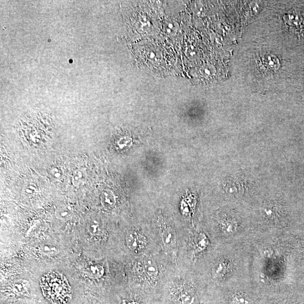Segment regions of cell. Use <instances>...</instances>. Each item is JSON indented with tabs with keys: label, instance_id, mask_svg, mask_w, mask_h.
Returning a JSON list of instances; mask_svg holds the SVG:
<instances>
[{
	"label": "cell",
	"instance_id": "1",
	"mask_svg": "<svg viewBox=\"0 0 304 304\" xmlns=\"http://www.w3.org/2000/svg\"><path fill=\"white\" fill-rule=\"evenodd\" d=\"M44 296L53 304H67L72 298V291L66 278L57 272L45 275L41 281Z\"/></svg>",
	"mask_w": 304,
	"mask_h": 304
},
{
	"label": "cell",
	"instance_id": "2",
	"mask_svg": "<svg viewBox=\"0 0 304 304\" xmlns=\"http://www.w3.org/2000/svg\"><path fill=\"white\" fill-rule=\"evenodd\" d=\"M126 242L129 250L135 252L143 250L147 243L145 237L141 233L136 232L129 233L126 236Z\"/></svg>",
	"mask_w": 304,
	"mask_h": 304
},
{
	"label": "cell",
	"instance_id": "3",
	"mask_svg": "<svg viewBox=\"0 0 304 304\" xmlns=\"http://www.w3.org/2000/svg\"><path fill=\"white\" fill-rule=\"evenodd\" d=\"M179 300L181 304H198V297L194 287L186 283L182 282L179 285Z\"/></svg>",
	"mask_w": 304,
	"mask_h": 304
},
{
	"label": "cell",
	"instance_id": "4",
	"mask_svg": "<svg viewBox=\"0 0 304 304\" xmlns=\"http://www.w3.org/2000/svg\"><path fill=\"white\" fill-rule=\"evenodd\" d=\"M260 69L266 73L275 72L280 68V60L272 54L261 56L258 61Z\"/></svg>",
	"mask_w": 304,
	"mask_h": 304
},
{
	"label": "cell",
	"instance_id": "5",
	"mask_svg": "<svg viewBox=\"0 0 304 304\" xmlns=\"http://www.w3.org/2000/svg\"><path fill=\"white\" fill-rule=\"evenodd\" d=\"M161 233L162 241L165 246L168 248L174 246L176 243L175 233L170 227H164Z\"/></svg>",
	"mask_w": 304,
	"mask_h": 304
},
{
	"label": "cell",
	"instance_id": "6",
	"mask_svg": "<svg viewBox=\"0 0 304 304\" xmlns=\"http://www.w3.org/2000/svg\"><path fill=\"white\" fill-rule=\"evenodd\" d=\"M143 272L147 277L155 278L158 275L159 268L154 260L145 259L143 263Z\"/></svg>",
	"mask_w": 304,
	"mask_h": 304
},
{
	"label": "cell",
	"instance_id": "7",
	"mask_svg": "<svg viewBox=\"0 0 304 304\" xmlns=\"http://www.w3.org/2000/svg\"><path fill=\"white\" fill-rule=\"evenodd\" d=\"M86 273L92 278H99L104 275V268L100 265H90L86 269Z\"/></svg>",
	"mask_w": 304,
	"mask_h": 304
},
{
	"label": "cell",
	"instance_id": "8",
	"mask_svg": "<svg viewBox=\"0 0 304 304\" xmlns=\"http://www.w3.org/2000/svg\"><path fill=\"white\" fill-rule=\"evenodd\" d=\"M88 231L90 234L94 236H98L102 234V227L100 222L96 220H93L88 223Z\"/></svg>",
	"mask_w": 304,
	"mask_h": 304
},
{
	"label": "cell",
	"instance_id": "9",
	"mask_svg": "<svg viewBox=\"0 0 304 304\" xmlns=\"http://www.w3.org/2000/svg\"><path fill=\"white\" fill-rule=\"evenodd\" d=\"M101 204L106 209H110L115 204L114 196L110 192H105L101 196Z\"/></svg>",
	"mask_w": 304,
	"mask_h": 304
},
{
	"label": "cell",
	"instance_id": "10",
	"mask_svg": "<svg viewBox=\"0 0 304 304\" xmlns=\"http://www.w3.org/2000/svg\"><path fill=\"white\" fill-rule=\"evenodd\" d=\"M287 23L296 29L301 28L302 19L300 15L296 13H293L287 15Z\"/></svg>",
	"mask_w": 304,
	"mask_h": 304
},
{
	"label": "cell",
	"instance_id": "11",
	"mask_svg": "<svg viewBox=\"0 0 304 304\" xmlns=\"http://www.w3.org/2000/svg\"><path fill=\"white\" fill-rule=\"evenodd\" d=\"M226 271V266L224 262H219L213 268L212 274L215 278H220L224 275Z\"/></svg>",
	"mask_w": 304,
	"mask_h": 304
},
{
	"label": "cell",
	"instance_id": "12",
	"mask_svg": "<svg viewBox=\"0 0 304 304\" xmlns=\"http://www.w3.org/2000/svg\"><path fill=\"white\" fill-rule=\"evenodd\" d=\"M70 211L66 207H59L55 212V217L61 220L68 219L70 216Z\"/></svg>",
	"mask_w": 304,
	"mask_h": 304
},
{
	"label": "cell",
	"instance_id": "13",
	"mask_svg": "<svg viewBox=\"0 0 304 304\" xmlns=\"http://www.w3.org/2000/svg\"><path fill=\"white\" fill-rule=\"evenodd\" d=\"M14 290L17 293L26 295L28 293V283L26 281H20L14 284Z\"/></svg>",
	"mask_w": 304,
	"mask_h": 304
},
{
	"label": "cell",
	"instance_id": "14",
	"mask_svg": "<svg viewBox=\"0 0 304 304\" xmlns=\"http://www.w3.org/2000/svg\"><path fill=\"white\" fill-rule=\"evenodd\" d=\"M86 174L84 172V170H78L74 172L73 177V182L75 185H80L83 184L85 179Z\"/></svg>",
	"mask_w": 304,
	"mask_h": 304
},
{
	"label": "cell",
	"instance_id": "15",
	"mask_svg": "<svg viewBox=\"0 0 304 304\" xmlns=\"http://www.w3.org/2000/svg\"><path fill=\"white\" fill-rule=\"evenodd\" d=\"M232 301L233 304H249V301L245 296L237 294L232 298Z\"/></svg>",
	"mask_w": 304,
	"mask_h": 304
}]
</instances>
